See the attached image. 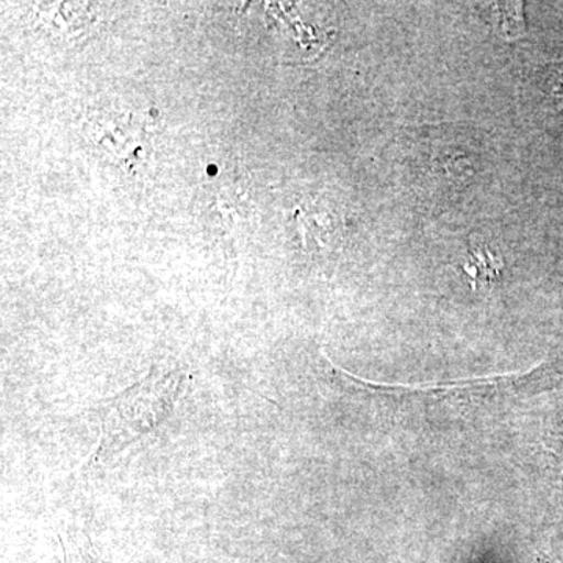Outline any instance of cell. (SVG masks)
<instances>
[{
	"label": "cell",
	"instance_id": "cell-1",
	"mask_svg": "<svg viewBox=\"0 0 563 563\" xmlns=\"http://www.w3.org/2000/svg\"><path fill=\"white\" fill-rule=\"evenodd\" d=\"M177 373L150 377L122 393L103 421L101 451H120L168 417L181 390Z\"/></svg>",
	"mask_w": 563,
	"mask_h": 563
},
{
	"label": "cell",
	"instance_id": "cell-2",
	"mask_svg": "<svg viewBox=\"0 0 563 563\" xmlns=\"http://www.w3.org/2000/svg\"><path fill=\"white\" fill-rule=\"evenodd\" d=\"M88 136L106 154L117 155L122 161L135 162L141 158L146 136L140 125L132 121V114L96 113L88 121Z\"/></svg>",
	"mask_w": 563,
	"mask_h": 563
},
{
	"label": "cell",
	"instance_id": "cell-3",
	"mask_svg": "<svg viewBox=\"0 0 563 563\" xmlns=\"http://www.w3.org/2000/svg\"><path fill=\"white\" fill-rule=\"evenodd\" d=\"M40 11L41 21L60 36L79 35L92 22L91 9L80 3H54L41 7Z\"/></svg>",
	"mask_w": 563,
	"mask_h": 563
},
{
	"label": "cell",
	"instance_id": "cell-4",
	"mask_svg": "<svg viewBox=\"0 0 563 563\" xmlns=\"http://www.w3.org/2000/svg\"><path fill=\"white\" fill-rule=\"evenodd\" d=\"M504 263L498 255L495 254L488 246H474L466 255V261L463 263V273L468 276L472 282V287L476 290L479 285L488 287L495 284L501 276Z\"/></svg>",
	"mask_w": 563,
	"mask_h": 563
},
{
	"label": "cell",
	"instance_id": "cell-5",
	"mask_svg": "<svg viewBox=\"0 0 563 563\" xmlns=\"http://www.w3.org/2000/svg\"><path fill=\"white\" fill-rule=\"evenodd\" d=\"M539 87L550 98L563 103V63L548 65L539 77Z\"/></svg>",
	"mask_w": 563,
	"mask_h": 563
},
{
	"label": "cell",
	"instance_id": "cell-6",
	"mask_svg": "<svg viewBox=\"0 0 563 563\" xmlns=\"http://www.w3.org/2000/svg\"><path fill=\"white\" fill-rule=\"evenodd\" d=\"M548 451H550L551 461L554 463V468L558 470L559 476L563 483V435L555 437L553 442L548 444Z\"/></svg>",
	"mask_w": 563,
	"mask_h": 563
}]
</instances>
